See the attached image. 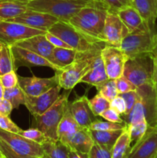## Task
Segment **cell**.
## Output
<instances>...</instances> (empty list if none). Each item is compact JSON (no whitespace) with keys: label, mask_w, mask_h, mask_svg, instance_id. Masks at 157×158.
Masks as SVG:
<instances>
[{"label":"cell","mask_w":157,"mask_h":158,"mask_svg":"<svg viewBox=\"0 0 157 158\" xmlns=\"http://www.w3.org/2000/svg\"><path fill=\"white\" fill-rule=\"evenodd\" d=\"M109 11L106 3L91 2L82 8L68 23L85 35L102 41L105 22Z\"/></svg>","instance_id":"1"},{"label":"cell","mask_w":157,"mask_h":158,"mask_svg":"<svg viewBox=\"0 0 157 158\" xmlns=\"http://www.w3.org/2000/svg\"><path fill=\"white\" fill-rule=\"evenodd\" d=\"M106 46H100L85 52H78L75 59L71 64L55 71L58 85L65 90L73 89L85 75L90 70L94 60L101 53Z\"/></svg>","instance_id":"2"},{"label":"cell","mask_w":157,"mask_h":158,"mask_svg":"<svg viewBox=\"0 0 157 158\" xmlns=\"http://www.w3.org/2000/svg\"><path fill=\"white\" fill-rule=\"evenodd\" d=\"M70 90H66L60 94L56 102L40 116H33L32 127L37 128L45 134L48 139L58 140V127L67 109Z\"/></svg>","instance_id":"3"},{"label":"cell","mask_w":157,"mask_h":158,"mask_svg":"<svg viewBox=\"0 0 157 158\" xmlns=\"http://www.w3.org/2000/svg\"><path fill=\"white\" fill-rule=\"evenodd\" d=\"M89 3L84 0H32L27 3V7L28 9L49 14L68 23L82 8Z\"/></svg>","instance_id":"4"},{"label":"cell","mask_w":157,"mask_h":158,"mask_svg":"<svg viewBox=\"0 0 157 158\" xmlns=\"http://www.w3.org/2000/svg\"><path fill=\"white\" fill-rule=\"evenodd\" d=\"M48 32L58 36L71 46L72 49L78 52H85L106 45L103 42L85 35L69 23L61 20L55 23Z\"/></svg>","instance_id":"5"},{"label":"cell","mask_w":157,"mask_h":158,"mask_svg":"<svg viewBox=\"0 0 157 158\" xmlns=\"http://www.w3.org/2000/svg\"><path fill=\"white\" fill-rule=\"evenodd\" d=\"M154 59L151 52L140 54L128 59L125 65L123 76L136 87L153 84Z\"/></svg>","instance_id":"6"},{"label":"cell","mask_w":157,"mask_h":158,"mask_svg":"<svg viewBox=\"0 0 157 158\" xmlns=\"http://www.w3.org/2000/svg\"><path fill=\"white\" fill-rule=\"evenodd\" d=\"M155 33L149 29L132 31L123 39L119 48L129 58L151 52Z\"/></svg>","instance_id":"7"},{"label":"cell","mask_w":157,"mask_h":158,"mask_svg":"<svg viewBox=\"0 0 157 158\" xmlns=\"http://www.w3.org/2000/svg\"><path fill=\"white\" fill-rule=\"evenodd\" d=\"M0 140L4 141L14 152L20 155L36 158L44 155L41 144L32 141L19 134L9 132L0 128Z\"/></svg>","instance_id":"8"},{"label":"cell","mask_w":157,"mask_h":158,"mask_svg":"<svg viewBox=\"0 0 157 158\" xmlns=\"http://www.w3.org/2000/svg\"><path fill=\"white\" fill-rule=\"evenodd\" d=\"M47 32L33 29L21 23L5 21L0 23V43L12 46L18 42Z\"/></svg>","instance_id":"9"},{"label":"cell","mask_w":157,"mask_h":158,"mask_svg":"<svg viewBox=\"0 0 157 158\" xmlns=\"http://www.w3.org/2000/svg\"><path fill=\"white\" fill-rule=\"evenodd\" d=\"M101 56L108 78L116 80L123 75L125 65L129 57L119 47L106 45L102 49Z\"/></svg>","instance_id":"10"},{"label":"cell","mask_w":157,"mask_h":158,"mask_svg":"<svg viewBox=\"0 0 157 158\" xmlns=\"http://www.w3.org/2000/svg\"><path fill=\"white\" fill-rule=\"evenodd\" d=\"M129 33V30L116 12L109 11L105 22L102 41L108 46L119 47L123 39Z\"/></svg>","instance_id":"11"},{"label":"cell","mask_w":157,"mask_h":158,"mask_svg":"<svg viewBox=\"0 0 157 158\" xmlns=\"http://www.w3.org/2000/svg\"><path fill=\"white\" fill-rule=\"evenodd\" d=\"M6 21L21 23L33 29L48 32V30L58 21V19L56 17L49 14L28 9L26 12L18 16L10 19Z\"/></svg>","instance_id":"12"},{"label":"cell","mask_w":157,"mask_h":158,"mask_svg":"<svg viewBox=\"0 0 157 158\" xmlns=\"http://www.w3.org/2000/svg\"><path fill=\"white\" fill-rule=\"evenodd\" d=\"M14 65L15 69L21 66L25 67H35V66H46L53 70H58V68L44 57L35 53L30 50L19 47L15 45L11 46Z\"/></svg>","instance_id":"13"},{"label":"cell","mask_w":157,"mask_h":158,"mask_svg":"<svg viewBox=\"0 0 157 158\" xmlns=\"http://www.w3.org/2000/svg\"><path fill=\"white\" fill-rule=\"evenodd\" d=\"M61 89V86L57 85L37 97H29L26 95V103L25 106L32 116L42 115L58 100Z\"/></svg>","instance_id":"14"},{"label":"cell","mask_w":157,"mask_h":158,"mask_svg":"<svg viewBox=\"0 0 157 158\" xmlns=\"http://www.w3.org/2000/svg\"><path fill=\"white\" fill-rule=\"evenodd\" d=\"M18 85L27 96L37 97L58 85V81L55 75L49 78H40L35 76L26 77L18 75Z\"/></svg>","instance_id":"15"},{"label":"cell","mask_w":157,"mask_h":158,"mask_svg":"<svg viewBox=\"0 0 157 158\" xmlns=\"http://www.w3.org/2000/svg\"><path fill=\"white\" fill-rule=\"evenodd\" d=\"M157 154V127H149L146 134L132 146L128 158H154Z\"/></svg>","instance_id":"16"},{"label":"cell","mask_w":157,"mask_h":158,"mask_svg":"<svg viewBox=\"0 0 157 158\" xmlns=\"http://www.w3.org/2000/svg\"><path fill=\"white\" fill-rule=\"evenodd\" d=\"M137 92L143 101L146 120L150 127H157V91L153 84L137 87Z\"/></svg>","instance_id":"17"},{"label":"cell","mask_w":157,"mask_h":158,"mask_svg":"<svg viewBox=\"0 0 157 158\" xmlns=\"http://www.w3.org/2000/svg\"><path fill=\"white\" fill-rule=\"evenodd\" d=\"M69 106L71 114L75 121L83 128H89L93 122L98 120L91 110L87 96L84 95L69 103Z\"/></svg>","instance_id":"18"},{"label":"cell","mask_w":157,"mask_h":158,"mask_svg":"<svg viewBox=\"0 0 157 158\" xmlns=\"http://www.w3.org/2000/svg\"><path fill=\"white\" fill-rule=\"evenodd\" d=\"M15 45L32 51L52 63V52L55 46L48 40L46 34L34 35L22 41L18 42Z\"/></svg>","instance_id":"19"},{"label":"cell","mask_w":157,"mask_h":158,"mask_svg":"<svg viewBox=\"0 0 157 158\" xmlns=\"http://www.w3.org/2000/svg\"><path fill=\"white\" fill-rule=\"evenodd\" d=\"M63 143L72 151L89 154L94 144L89 128H81L71 137L62 140Z\"/></svg>","instance_id":"20"},{"label":"cell","mask_w":157,"mask_h":158,"mask_svg":"<svg viewBox=\"0 0 157 158\" xmlns=\"http://www.w3.org/2000/svg\"><path fill=\"white\" fill-rule=\"evenodd\" d=\"M132 6L138 11L147 27L155 32L157 20V0H132Z\"/></svg>","instance_id":"21"},{"label":"cell","mask_w":157,"mask_h":158,"mask_svg":"<svg viewBox=\"0 0 157 158\" xmlns=\"http://www.w3.org/2000/svg\"><path fill=\"white\" fill-rule=\"evenodd\" d=\"M116 14L126 25L129 30V32L137 29H149L141 15L133 6H125L123 9L117 11Z\"/></svg>","instance_id":"22"},{"label":"cell","mask_w":157,"mask_h":158,"mask_svg":"<svg viewBox=\"0 0 157 158\" xmlns=\"http://www.w3.org/2000/svg\"><path fill=\"white\" fill-rule=\"evenodd\" d=\"M106 68L101 53L95 58L90 70L83 77L80 83H85L92 86H97L108 80Z\"/></svg>","instance_id":"23"},{"label":"cell","mask_w":157,"mask_h":158,"mask_svg":"<svg viewBox=\"0 0 157 158\" xmlns=\"http://www.w3.org/2000/svg\"><path fill=\"white\" fill-rule=\"evenodd\" d=\"M81 127L77 123L74 117L71 114L70 109H69V104H68L67 109L65 112L64 116L62 118L59 124L58 127V138L60 141L66 140L68 137H71L72 134H75L78 131H79Z\"/></svg>","instance_id":"24"},{"label":"cell","mask_w":157,"mask_h":158,"mask_svg":"<svg viewBox=\"0 0 157 158\" xmlns=\"http://www.w3.org/2000/svg\"><path fill=\"white\" fill-rule=\"evenodd\" d=\"M28 10L27 3L17 0H0V17L8 20Z\"/></svg>","instance_id":"25"},{"label":"cell","mask_w":157,"mask_h":158,"mask_svg":"<svg viewBox=\"0 0 157 158\" xmlns=\"http://www.w3.org/2000/svg\"><path fill=\"white\" fill-rule=\"evenodd\" d=\"M45 158H69V147L59 140L47 139L42 144Z\"/></svg>","instance_id":"26"},{"label":"cell","mask_w":157,"mask_h":158,"mask_svg":"<svg viewBox=\"0 0 157 158\" xmlns=\"http://www.w3.org/2000/svg\"><path fill=\"white\" fill-rule=\"evenodd\" d=\"M126 129L117 131H94L89 129V131L94 143L107 147L109 149H112L119 137L126 131Z\"/></svg>","instance_id":"27"},{"label":"cell","mask_w":157,"mask_h":158,"mask_svg":"<svg viewBox=\"0 0 157 158\" xmlns=\"http://www.w3.org/2000/svg\"><path fill=\"white\" fill-rule=\"evenodd\" d=\"M78 51L73 49L55 47L52 52V63L56 66L58 69H62L74 61Z\"/></svg>","instance_id":"28"},{"label":"cell","mask_w":157,"mask_h":158,"mask_svg":"<svg viewBox=\"0 0 157 158\" xmlns=\"http://www.w3.org/2000/svg\"><path fill=\"white\" fill-rule=\"evenodd\" d=\"M131 149L132 143L126 128L112 148V158H128L130 154Z\"/></svg>","instance_id":"29"},{"label":"cell","mask_w":157,"mask_h":158,"mask_svg":"<svg viewBox=\"0 0 157 158\" xmlns=\"http://www.w3.org/2000/svg\"><path fill=\"white\" fill-rule=\"evenodd\" d=\"M13 70L16 69L14 65L11 46L2 44L0 49V76H2Z\"/></svg>","instance_id":"30"},{"label":"cell","mask_w":157,"mask_h":158,"mask_svg":"<svg viewBox=\"0 0 157 158\" xmlns=\"http://www.w3.org/2000/svg\"><path fill=\"white\" fill-rule=\"evenodd\" d=\"M3 98L10 102L13 109H18L19 106L25 105L26 103V94L18 85L5 89Z\"/></svg>","instance_id":"31"},{"label":"cell","mask_w":157,"mask_h":158,"mask_svg":"<svg viewBox=\"0 0 157 158\" xmlns=\"http://www.w3.org/2000/svg\"><path fill=\"white\" fill-rule=\"evenodd\" d=\"M122 118L123 119V120H124L127 126L135 124V123L146 120L145 108L139 95V99L137 100L136 103L134 105L133 107H132V110L127 115L122 116Z\"/></svg>","instance_id":"32"},{"label":"cell","mask_w":157,"mask_h":158,"mask_svg":"<svg viewBox=\"0 0 157 158\" xmlns=\"http://www.w3.org/2000/svg\"><path fill=\"white\" fill-rule=\"evenodd\" d=\"M95 88L98 91V94L109 100V102L112 101L119 95L115 80L108 79L103 83L95 86Z\"/></svg>","instance_id":"33"},{"label":"cell","mask_w":157,"mask_h":158,"mask_svg":"<svg viewBox=\"0 0 157 158\" xmlns=\"http://www.w3.org/2000/svg\"><path fill=\"white\" fill-rule=\"evenodd\" d=\"M148 128H149V125L146 120L139 122L135 124L127 126V131L129 134L132 146L143 138V136L146 134Z\"/></svg>","instance_id":"34"},{"label":"cell","mask_w":157,"mask_h":158,"mask_svg":"<svg viewBox=\"0 0 157 158\" xmlns=\"http://www.w3.org/2000/svg\"><path fill=\"white\" fill-rule=\"evenodd\" d=\"M89 106L95 117H100L102 113L110 107V102L100 94H97L91 100H89Z\"/></svg>","instance_id":"35"},{"label":"cell","mask_w":157,"mask_h":158,"mask_svg":"<svg viewBox=\"0 0 157 158\" xmlns=\"http://www.w3.org/2000/svg\"><path fill=\"white\" fill-rule=\"evenodd\" d=\"M127 127L126 123H115L111 121H103L97 120L92 123L89 129L94 131H117L123 130Z\"/></svg>","instance_id":"36"},{"label":"cell","mask_w":157,"mask_h":158,"mask_svg":"<svg viewBox=\"0 0 157 158\" xmlns=\"http://www.w3.org/2000/svg\"><path fill=\"white\" fill-rule=\"evenodd\" d=\"M19 134L26 137V138L29 139V140H32L33 142H35L37 143H39L41 145L48 139L42 131H40L37 128L34 127L29 128V129L26 130V131H22V130Z\"/></svg>","instance_id":"37"},{"label":"cell","mask_w":157,"mask_h":158,"mask_svg":"<svg viewBox=\"0 0 157 158\" xmlns=\"http://www.w3.org/2000/svg\"><path fill=\"white\" fill-rule=\"evenodd\" d=\"M89 158H112V149L94 143L89 152Z\"/></svg>","instance_id":"38"},{"label":"cell","mask_w":157,"mask_h":158,"mask_svg":"<svg viewBox=\"0 0 157 158\" xmlns=\"http://www.w3.org/2000/svg\"><path fill=\"white\" fill-rule=\"evenodd\" d=\"M115 81L119 94H125L130 91H135L137 89L136 86L123 75L115 80Z\"/></svg>","instance_id":"39"},{"label":"cell","mask_w":157,"mask_h":158,"mask_svg":"<svg viewBox=\"0 0 157 158\" xmlns=\"http://www.w3.org/2000/svg\"><path fill=\"white\" fill-rule=\"evenodd\" d=\"M119 95L120 97H123L125 103H126V114H125L124 115H127V114L132 110V107H133L134 105L136 103L137 100L139 99V94L138 92H137V89L135 91H130V92L125 93V94H119Z\"/></svg>","instance_id":"40"},{"label":"cell","mask_w":157,"mask_h":158,"mask_svg":"<svg viewBox=\"0 0 157 158\" xmlns=\"http://www.w3.org/2000/svg\"><path fill=\"white\" fill-rule=\"evenodd\" d=\"M0 128L9 132L19 134L22 130L9 117V116L0 114Z\"/></svg>","instance_id":"41"},{"label":"cell","mask_w":157,"mask_h":158,"mask_svg":"<svg viewBox=\"0 0 157 158\" xmlns=\"http://www.w3.org/2000/svg\"><path fill=\"white\" fill-rule=\"evenodd\" d=\"M0 81L5 89L12 88L18 85V75L15 70L11 71L2 76H0Z\"/></svg>","instance_id":"42"},{"label":"cell","mask_w":157,"mask_h":158,"mask_svg":"<svg viewBox=\"0 0 157 158\" xmlns=\"http://www.w3.org/2000/svg\"><path fill=\"white\" fill-rule=\"evenodd\" d=\"M120 116L121 115L119 113H117L115 110L112 109V107H109L105 111H103L100 117H103L106 120H108V121L115 122V123H125L123 119Z\"/></svg>","instance_id":"43"},{"label":"cell","mask_w":157,"mask_h":158,"mask_svg":"<svg viewBox=\"0 0 157 158\" xmlns=\"http://www.w3.org/2000/svg\"><path fill=\"white\" fill-rule=\"evenodd\" d=\"M105 3L110 9V12H116L125 6H132V2L127 0H104Z\"/></svg>","instance_id":"44"},{"label":"cell","mask_w":157,"mask_h":158,"mask_svg":"<svg viewBox=\"0 0 157 158\" xmlns=\"http://www.w3.org/2000/svg\"><path fill=\"white\" fill-rule=\"evenodd\" d=\"M0 151H1L2 154L6 158H36L16 154L2 140H0Z\"/></svg>","instance_id":"45"},{"label":"cell","mask_w":157,"mask_h":158,"mask_svg":"<svg viewBox=\"0 0 157 158\" xmlns=\"http://www.w3.org/2000/svg\"><path fill=\"white\" fill-rule=\"evenodd\" d=\"M110 107L115 110L120 115H124L126 111V106L124 100L119 95L117 96L115 99L110 102Z\"/></svg>","instance_id":"46"},{"label":"cell","mask_w":157,"mask_h":158,"mask_svg":"<svg viewBox=\"0 0 157 158\" xmlns=\"http://www.w3.org/2000/svg\"><path fill=\"white\" fill-rule=\"evenodd\" d=\"M46 38L48 39L49 42L53 45L55 47H58V48H67V49H72L71 46H69L67 43H65L62 40H61L60 38H58V36H56L54 34L51 33V32H47L46 33Z\"/></svg>","instance_id":"47"},{"label":"cell","mask_w":157,"mask_h":158,"mask_svg":"<svg viewBox=\"0 0 157 158\" xmlns=\"http://www.w3.org/2000/svg\"><path fill=\"white\" fill-rule=\"evenodd\" d=\"M12 110H13V107L10 102L4 98L0 99V114L9 116Z\"/></svg>","instance_id":"48"},{"label":"cell","mask_w":157,"mask_h":158,"mask_svg":"<svg viewBox=\"0 0 157 158\" xmlns=\"http://www.w3.org/2000/svg\"><path fill=\"white\" fill-rule=\"evenodd\" d=\"M69 158H89V154L70 150L69 153Z\"/></svg>","instance_id":"49"},{"label":"cell","mask_w":157,"mask_h":158,"mask_svg":"<svg viewBox=\"0 0 157 158\" xmlns=\"http://www.w3.org/2000/svg\"><path fill=\"white\" fill-rule=\"evenodd\" d=\"M154 59V68H153V75H152V83H153L154 87L157 91V59Z\"/></svg>","instance_id":"50"},{"label":"cell","mask_w":157,"mask_h":158,"mask_svg":"<svg viewBox=\"0 0 157 158\" xmlns=\"http://www.w3.org/2000/svg\"><path fill=\"white\" fill-rule=\"evenodd\" d=\"M153 58L157 59V32L155 34V39H154V44L152 47V51H151Z\"/></svg>","instance_id":"51"},{"label":"cell","mask_w":157,"mask_h":158,"mask_svg":"<svg viewBox=\"0 0 157 158\" xmlns=\"http://www.w3.org/2000/svg\"><path fill=\"white\" fill-rule=\"evenodd\" d=\"M4 90L5 88L3 87L1 81H0V99L3 98V96H4Z\"/></svg>","instance_id":"52"},{"label":"cell","mask_w":157,"mask_h":158,"mask_svg":"<svg viewBox=\"0 0 157 158\" xmlns=\"http://www.w3.org/2000/svg\"><path fill=\"white\" fill-rule=\"evenodd\" d=\"M84 1L88 2H104V0H84Z\"/></svg>","instance_id":"53"},{"label":"cell","mask_w":157,"mask_h":158,"mask_svg":"<svg viewBox=\"0 0 157 158\" xmlns=\"http://www.w3.org/2000/svg\"><path fill=\"white\" fill-rule=\"evenodd\" d=\"M17 1H20V2H25V3H28V2H29L32 1V0H17Z\"/></svg>","instance_id":"54"},{"label":"cell","mask_w":157,"mask_h":158,"mask_svg":"<svg viewBox=\"0 0 157 158\" xmlns=\"http://www.w3.org/2000/svg\"><path fill=\"white\" fill-rule=\"evenodd\" d=\"M3 21H5V19H3L2 18H1V17H0V23H1L2 22H3Z\"/></svg>","instance_id":"55"},{"label":"cell","mask_w":157,"mask_h":158,"mask_svg":"<svg viewBox=\"0 0 157 158\" xmlns=\"http://www.w3.org/2000/svg\"><path fill=\"white\" fill-rule=\"evenodd\" d=\"M0 158H6V157H5L2 154H1V155H0Z\"/></svg>","instance_id":"56"},{"label":"cell","mask_w":157,"mask_h":158,"mask_svg":"<svg viewBox=\"0 0 157 158\" xmlns=\"http://www.w3.org/2000/svg\"><path fill=\"white\" fill-rule=\"evenodd\" d=\"M2 44H3V43H0V49H1V47H2Z\"/></svg>","instance_id":"57"},{"label":"cell","mask_w":157,"mask_h":158,"mask_svg":"<svg viewBox=\"0 0 157 158\" xmlns=\"http://www.w3.org/2000/svg\"><path fill=\"white\" fill-rule=\"evenodd\" d=\"M154 158H157V154H156V155H155V157H154Z\"/></svg>","instance_id":"58"},{"label":"cell","mask_w":157,"mask_h":158,"mask_svg":"<svg viewBox=\"0 0 157 158\" xmlns=\"http://www.w3.org/2000/svg\"><path fill=\"white\" fill-rule=\"evenodd\" d=\"M1 154H2V153H1V151H0V155H1Z\"/></svg>","instance_id":"59"},{"label":"cell","mask_w":157,"mask_h":158,"mask_svg":"<svg viewBox=\"0 0 157 158\" xmlns=\"http://www.w3.org/2000/svg\"><path fill=\"white\" fill-rule=\"evenodd\" d=\"M127 1H130V2H132V1H131V0H127Z\"/></svg>","instance_id":"60"},{"label":"cell","mask_w":157,"mask_h":158,"mask_svg":"<svg viewBox=\"0 0 157 158\" xmlns=\"http://www.w3.org/2000/svg\"><path fill=\"white\" fill-rule=\"evenodd\" d=\"M40 158H45L44 157H40Z\"/></svg>","instance_id":"61"},{"label":"cell","mask_w":157,"mask_h":158,"mask_svg":"<svg viewBox=\"0 0 157 158\" xmlns=\"http://www.w3.org/2000/svg\"><path fill=\"white\" fill-rule=\"evenodd\" d=\"M131 1H132V0H131Z\"/></svg>","instance_id":"62"}]
</instances>
